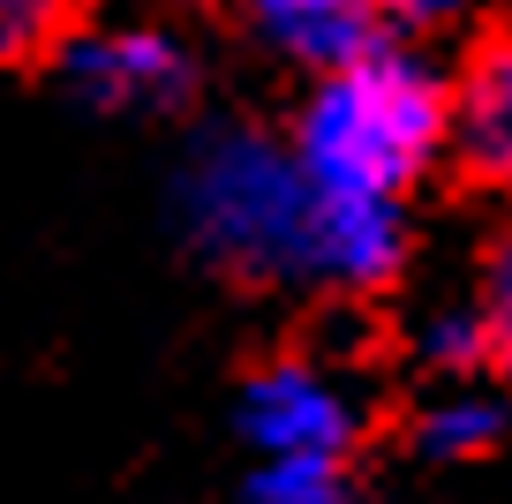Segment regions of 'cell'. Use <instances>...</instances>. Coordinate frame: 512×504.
Instances as JSON below:
<instances>
[{
    "mask_svg": "<svg viewBox=\"0 0 512 504\" xmlns=\"http://www.w3.org/2000/svg\"><path fill=\"white\" fill-rule=\"evenodd\" d=\"M445 143V83L400 46H362L324 68L294 128V166L317 196H407Z\"/></svg>",
    "mask_w": 512,
    "mask_h": 504,
    "instance_id": "6da1fadb",
    "label": "cell"
},
{
    "mask_svg": "<svg viewBox=\"0 0 512 504\" xmlns=\"http://www.w3.org/2000/svg\"><path fill=\"white\" fill-rule=\"evenodd\" d=\"M309 211H317V189L302 181L294 151L249 136V128L204 136L174 181V219L189 249L241 279H302Z\"/></svg>",
    "mask_w": 512,
    "mask_h": 504,
    "instance_id": "7a4b0ae2",
    "label": "cell"
},
{
    "mask_svg": "<svg viewBox=\"0 0 512 504\" xmlns=\"http://www.w3.org/2000/svg\"><path fill=\"white\" fill-rule=\"evenodd\" d=\"M234 422L256 459H347L362 437V399L339 369L287 354V362H264L241 384Z\"/></svg>",
    "mask_w": 512,
    "mask_h": 504,
    "instance_id": "3957f363",
    "label": "cell"
},
{
    "mask_svg": "<svg viewBox=\"0 0 512 504\" xmlns=\"http://www.w3.org/2000/svg\"><path fill=\"white\" fill-rule=\"evenodd\" d=\"M68 91L98 113H174L196 83V61L159 23H113L68 46Z\"/></svg>",
    "mask_w": 512,
    "mask_h": 504,
    "instance_id": "277c9868",
    "label": "cell"
},
{
    "mask_svg": "<svg viewBox=\"0 0 512 504\" xmlns=\"http://www.w3.org/2000/svg\"><path fill=\"white\" fill-rule=\"evenodd\" d=\"M249 23L264 46H279L302 68H332L347 53L377 46V8L369 0H249Z\"/></svg>",
    "mask_w": 512,
    "mask_h": 504,
    "instance_id": "5b68a950",
    "label": "cell"
},
{
    "mask_svg": "<svg viewBox=\"0 0 512 504\" xmlns=\"http://www.w3.org/2000/svg\"><path fill=\"white\" fill-rule=\"evenodd\" d=\"M445 136L460 143V158L482 181L512 174V53L505 46H490L467 76V91L445 98Z\"/></svg>",
    "mask_w": 512,
    "mask_h": 504,
    "instance_id": "8992f818",
    "label": "cell"
},
{
    "mask_svg": "<svg viewBox=\"0 0 512 504\" xmlns=\"http://www.w3.org/2000/svg\"><path fill=\"white\" fill-rule=\"evenodd\" d=\"M505 444V392L475 377H452V392H437L415 414V452L437 467H467V459H490Z\"/></svg>",
    "mask_w": 512,
    "mask_h": 504,
    "instance_id": "52a82bcc",
    "label": "cell"
},
{
    "mask_svg": "<svg viewBox=\"0 0 512 504\" xmlns=\"http://www.w3.org/2000/svg\"><path fill=\"white\" fill-rule=\"evenodd\" d=\"M415 347H422V362H430L437 377H482L490 362H505V324L467 294V301L437 309L430 324L415 331Z\"/></svg>",
    "mask_w": 512,
    "mask_h": 504,
    "instance_id": "ba28073f",
    "label": "cell"
},
{
    "mask_svg": "<svg viewBox=\"0 0 512 504\" xmlns=\"http://www.w3.org/2000/svg\"><path fill=\"white\" fill-rule=\"evenodd\" d=\"M249 504H347V459H256Z\"/></svg>",
    "mask_w": 512,
    "mask_h": 504,
    "instance_id": "9c48e42d",
    "label": "cell"
},
{
    "mask_svg": "<svg viewBox=\"0 0 512 504\" xmlns=\"http://www.w3.org/2000/svg\"><path fill=\"white\" fill-rule=\"evenodd\" d=\"M76 0H0V61H23L31 46H46L68 23Z\"/></svg>",
    "mask_w": 512,
    "mask_h": 504,
    "instance_id": "30bf717a",
    "label": "cell"
},
{
    "mask_svg": "<svg viewBox=\"0 0 512 504\" xmlns=\"http://www.w3.org/2000/svg\"><path fill=\"white\" fill-rule=\"evenodd\" d=\"M377 23H400V31H445V23L475 16L482 0H369Z\"/></svg>",
    "mask_w": 512,
    "mask_h": 504,
    "instance_id": "8fae6325",
    "label": "cell"
}]
</instances>
